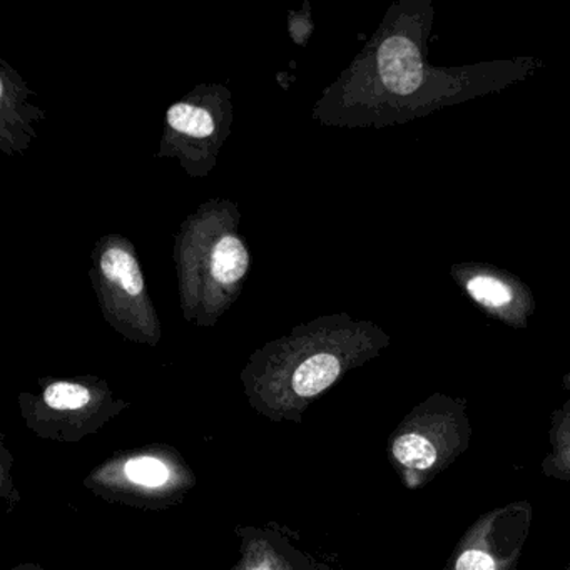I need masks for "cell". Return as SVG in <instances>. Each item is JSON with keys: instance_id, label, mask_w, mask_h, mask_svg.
I'll return each instance as SVG.
<instances>
[{"instance_id": "1", "label": "cell", "mask_w": 570, "mask_h": 570, "mask_svg": "<svg viewBox=\"0 0 570 570\" xmlns=\"http://www.w3.org/2000/svg\"><path fill=\"white\" fill-rule=\"evenodd\" d=\"M470 439L465 400L436 393L403 416L390 435L386 453L403 485L419 490L463 455Z\"/></svg>"}, {"instance_id": "2", "label": "cell", "mask_w": 570, "mask_h": 570, "mask_svg": "<svg viewBox=\"0 0 570 570\" xmlns=\"http://www.w3.org/2000/svg\"><path fill=\"white\" fill-rule=\"evenodd\" d=\"M85 485L108 502L159 510L181 502L196 476L178 450L149 445L106 460L86 476Z\"/></svg>"}, {"instance_id": "3", "label": "cell", "mask_w": 570, "mask_h": 570, "mask_svg": "<svg viewBox=\"0 0 570 570\" xmlns=\"http://www.w3.org/2000/svg\"><path fill=\"white\" fill-rule=\"evenodd\" d=\"M125 403L106 390L81 382L58 380L45 386L39 396H22V420L41 439L79 442L98 433L118 416Z\"/></svg>"}, {"instance_id": "4", "label": "cell", "mask_w": 570, "mask_h": 570, "mask_svg": "<svg viewBox=\"0 0 570 570\" xmlns=\"http://www.w3.org/2000/svg\"><path fill=\"white\" fill-rule=\"evenodd\" d=\"M529 500L509 502L482 513L465 530L445 570H517L532 530Z\"/></svg>"}, {"instance_id": "5", "label": "cell", "mask_w": 570, "mask_h": 570, "mask_svg": "<svg viewBox=\"0 0 570 570\" xmlns=\"http://www.w3.org/2000/svg\"><path fill=\"white\" fill-rule=\"evenodd\" d=\"M236 533L242 546L239 560L228 570H322L276 530L243 527Z\"/></svg>"}, {"instance_id": "6", "label": "cell", "mask_w": 570, "mask_h": 570, "mask_svg": "<svg viewBox=\"0 0 570 570\" xmlns=\"http://www.w3.org/2000/svg\"><path fill=\"white\" fill-rule=\"evenodd\" d=\"M383 85L395 95H413L422 85L423 66L419 48L403 36L386 39L379 51Z\"/></svg>"}, {"instance_id": "7", "label": "cell", "mask_w": 570, "mask_h": 570, "mask_svg": "<svg viewBox=\"0 0 570 570\" xmlns=\"http://www.w3.org/2000/svg\"><path fill=\"white\" fill-rule=\"evenodd\" d=\"M549 443L540 463L543 475L570 483V400L550 415Z\"/></svg>"}, {"instance_id": "8", "label": "cell", "mask_w": 570, "mask_h": 570, "mask_svg": "<svg viewBox=\"0 0 570 570\" xmlns=\"http://www.w3.org/2000/svg\"><path fill=\"white\" fill-rule=\"evenodd\" d=\"M249 266V255L242 239L236 236H225L215 246L212 258V273L219 283L239 282Z\"/></svg>"}, {"instance_id": "9", "label": "cell", "mask_w": 570, "mask_h": 570, "mask_svg": "<svg viewBox=\"0 0 570 570\" xmlns=\"http://www.w3.org/2000/svg\"><path fill=\"white\" fill-rule=\"evenodd\" d=\"M101 272L109 282L118 283L128 295L139 296L145 292V278L131 253L121 248H109L101 258Z\"/></svg>"}, {"instance_id": "10", "label": "cell", "mask_w": 570, "mask_h": 570, "mask_svg": "<svg viewBox=\"0 0 570 570\" xmlns=\"http://www.w3.org/2000/svg\"><path fill=\"white\" fill-rule=\"evenodd\" d=\"M168 125L175 131L185 132L193 138H208L215 132V119L209 111L183 102L169 108Z\"/></svg>"}, {"instance_id": "11", "label": "cell", "mask_w": 570, "mask_h": 570, "mask_svg": "<svg viewBox=\"0 0 570 570\" xmlns=\"http://www.w3.org/2000/svg\"><path fill=\"white\" fill-rule=\"evenodd\" d=\"M466 288L473 299H476L480 305L490 306V308H502L512 302V292L509 286L499 279L490 278V276H475L470 279Z\"/></svg>"}, {"instance_id": "12", "label": "cell", "mask_w": 570, "mask_h": 570, "mask_svg": "<svg viewBox=\"0 0 570 570\" xmlns=\"http://www.w3.org/2000/svg\"><path fill=\"white\" fill-rule=\"evenodd\" d=\"M12 570H46L45 567L35 566V563H22Z\"/></svg>"}, {"instance_id": "13", "label": "cell", "mask_w": 570, "mask_h": 570, "mask_svg": "<svg viewBox=\"0 0 570 570\" xmlns=\"http://www.w3.org/2000/svg\"><path fill=\"white\" fill-rule=\"evenodd\" d=\"M566 570H570V566H569V567H567V569H566Z\"/></svg>"}]
</instances>
